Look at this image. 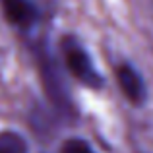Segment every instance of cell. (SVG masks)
Listing matches in <instances>:
<instances>
[{
    "instance_id": "1",
    "label": "cell",
    "mask_w": 153,
    "mask_h": 153,
    "mask_svg": "<svg viewBox=\"0 0 153 153\" xmlns=\"http://www.w3.org/2000/svg\"><path fill=\"white\" fill-rule=\"evenodd\" d=\"M62 49H64V58H66L68 70H70L79 82L85 83V85H89V87H99L103 83L101 76H99L97 70L93 68L87 52L83 51L78 43L72 41V39H66L64 45H62Z\"/></svg>"
},
{
    "instance_id": "2",
    "label": "cell",
    "mask_w": 153,
    "mask_h": 153,
    "mask_svg": "<svg viewBox=\"0 0 153 153\" xmlns=\"http://www.w3.org/2000/svg\"><path fill=\"white\" fill-rule=\"evenodd\" d=\"M116 78H118L120 89L122 93L130 99L132 103H142L146 99V87H143V79L140 74L130 66V64H122L116 70Z\"/></svg>"
},
{
    "instance_id": "3",
    "label": "cell",
    "mask_w": 153,
    "mask_h": 153,
    "mask_svg": "<svg viewBox=\"0 0 153 153\" xmlns=\"http://www.w3.org/2000/svg\"><path fill=\"white\" fill-rule=\"evenodd\" d=\"M4 6V12H6L8 19L16 25L27 27L33 23L35 19V8L31 6L27 0H0Z\"/></svg>"
},
{
    "instance_id": "4",
    "label": "cell",
    "mask_w": 153,
    "mask_h": 153,
    "mask_svg": "<svg viewBox=\"0 0 153 153\" xmlns=\"http://www.w3.org/2000/svg\"><path fill=\"white\" fill-rule=\"evenodd\" d=\"M0 153H27V143L16 132H0Z\"/></svg>"
},
{
    "instance_id": "5",
    "label": "cell",
    "mask_w": 153,
    "mask_h": 153,
    "mask_svg": "<svg viewBox=\"0 0 153 153\" xmlns=\"http://www.w3.org/2000/svg\"><path fill=\"white\" fill-rule=\"evenodd\" d=\"M62 153H93L83 140H68L62 146Z\"/></svg>"
}]
</instances>
